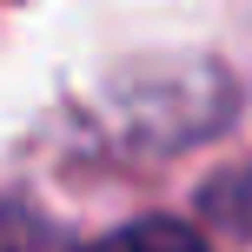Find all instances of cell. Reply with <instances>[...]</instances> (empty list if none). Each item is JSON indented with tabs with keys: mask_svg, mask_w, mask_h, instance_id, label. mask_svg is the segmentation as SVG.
Segmentation results:
<instances>
[{
	"mask_svg": "<svg viewBox=\"0 0 252 252\" xmlns=\"http://www.w3.org/2000/svg\"><path fill=\"white\" fill-rule=\"evenodd\" d=\"M87 252H206V239L192 226H179V219H133V226L106 232L100 246Z\"/></svg>",
	"mask_w": 252,
	"mask_h": 252,
	"instance_id": "6da1fadb",
	"label": "cell"
},
{
	"mask_svg": "<svg viewBox=\"0 0 252 252\" xmlns=\"http://www.w3.org/2000/svg\"><path fill=\"white\" fill-rule=\"evenodd\" d=\"M0 252H13V246H7V232H0Z\"/></svg>",
	"mask_w": 252,
	"mask_h": 252,
	"instance_id": "7a4b0ae2",
	"label": "cell"
}]
</instances>
